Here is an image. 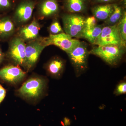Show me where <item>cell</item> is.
Listing matches in <instances>:
<instances>
[{
  "label": "cell",
  "mask_w": 126,
  "mask_h": 126,
  "mask_svg": "<svg viewBox=\"0 0 126 126\" xmlns=\"http://www.w3.org/2000/svg\"><path fill=\"white\" fill-rule=\"evenodd\" d=\"M47 82L39 76H32L27 79L17 91L18 95L29 101H35L40 98L45 93Z\"/></svg>",
  "instance_id": "1"
},
{
  "label": "cell",
  "mask_w": 126,
  "mask_h": 126,
  "mask_svg": "<svg viewBox=\"0 0 126 126\" xmlns=\"http://www.w3.org/2000/svg\"><path fill=\"white\" fill-rule=\"evenodd\" d=\"M126 46L117 45L97 46L89 54L99 57L109 65L115 66L122 60L126 53Z\"/></svg>",
  "instance_id": "2"
},
{
  "label": "cell",
  "mask_w": 126,
  "mask_h": 126,
  "mask_svg": "<svg viewBox=\"0 0 126 126\" xmlns=\"http://www.w3.org/2000/svg\"><path fill=\"white\" fill-rule=\"evenodd\" d=\"M67 54L74 68L76 77H79L86 72L88 68V59L90 54L87 43L80 42L77 48Z\"/></svg>",
  "instance_id": "3"
},
{
  "label": "cell",
  "mask_w": 126,
  "mask_h": 126,
  "mask_svg": "<svg viewBox=\"0 0 126 126\" xmlns=\"http://www.w3.org/2000/svg\"><path fill=\"white\" fill-rule=\"evenodd\" d=\"M47 46L46 37H39L27 43L26 45V65L25 69L31 70L36 65L41 54Z\"/></svg>",
  "instance_id": "4"
},
{
  "label": "cell",
  "mask_w": 126,
  "mask_h": 126,
  "mask_svg": "<svg viewBox=\"0 0 126 126\" xmlns=\"http://www.w3.org/2000/svg\"><path fill=\"white\" fill-rule=\"evenodd\" d=\"M84 16L77 14L64 15L62 17L63 29L65 33L72 38H80L85 27Z\"/></svg>",
  "instance_id": "5"
},
{
  "label": "cell",
  "mask_w": 126,
  "mask_h": 126,
  "mask_svg": "<svg viewBox=\"0 0 126 126\" xmlns=\"http://www.w3.org/2000/svg\"><path fill=\"white\" fill-rule=\"evenodd\" d=\"M25 42L18 36L11 40L9 43L7 55L16 65L24 68L26 65Z\"/></svg>",
  "instance_id": "6"
},
{
  "label": "cell",
  "mask_w": 126,
  "mask_h": 126,
  "mask_svg": "<svg viewBox=\"0 0 126 126\" xmlns=\"http://www.w3.org/2000/svg\"><path fill=\"white\" fill-rule=\"evenodd\" d=\"M97 46L117 45L126 46L119 33L117 24L112 26H104L94 44Z\"/></svg>",
  "instance_id": "7"
},
{
  "label": "cell",
  "mask_w": 126,
  "mask_h": 126,
  "mask_svg": "<svg viewBox=\"0 0 126 126\" xmlns=\"http://www.w3.org/2000/svg\"><path fill=\"white\" fill-rule=\"evenodd\" d=\"M46 40L47 46H55L67 53L72 52L80 43L78 40L74 39L64 33L55 35L50 34L48 37H46Z\"/></svg>",
  "instance_id": "8"
},
{
  "label": "cell",
  "mask_w": 126,
  "mask_h": 126,
  "mask_svg": "<svg viewBox=\"0 0 126 126\" xmlns=\"http://www.w3.org/2000/svg\"><path fill=\"white\" fill-rule=\"evenodd\" d=\"M35 5L32 0H25L20 2L16 8L12 18L15 24L24 25L29 21Z\"/></svg>",
  "instance_id": "9"
},
{
  "label": "cell",
  "mask_w": 126,
  "mask_h": 126,
  "mask_svg": "<svg viewBox=\"0 0 126 126\" xmlns=\"http://www.w3.org/2000/svg\"><path fill=\"white\" fill-rule=\"evenodd\" d=\"M26 76V72L18 65H8L0 69V79L11 84L19 83Z\"/></svg>",
  "instance_id": "10"
},
{
  "label": "cell",
  "mask_w": 126,
  "mask_h": 126,
  "mask_svg": "<svg viewBox=\"0 0 126 126\" xmlns=\"http://www.w3.org/2000/svg\"><path fill=\"white\" fill-rule=\"evenodd\" d=\"M41 29L40 25L34 18L31 23L23 26L20 28L17 36L25 42H29L38 38Z\"/></svg>",
  "instance_id": "11"
},
{
  "label": "cell",
  "mask_w": 126,
  "mask_h": 126,
  "mask_svg": "<svg viewBox=\"0 0 126 126\" xmlns=\"http://www.w3.org/2000/svg\"><path fill=\"white\" fill-rule=\"evenodd\" d=\"M65 62L58 56H55L48 61L45 69L49 76L55 79L60 78L63 75L65 68Z\"/></svg>",
  "instance_id": "12"
},
{
  "label": "cell",
  "mask_w": 126,
  "mask_h": 126,
  "mask_svg": "<svg viewBox=\"0 0 126 126\" xmlns=\"http://www.w3.org/2000/svg\"><path fill=\"white\" fill-rule=\"evenodd\" d=\"M16 24L9 16H0V41H4L14 35L16 31Z\"/></svg>",
  "instance_id": "13"
},
{
  "label": "cell",
  "mask_w": 126,
  "mask_h": 126,
  "mask_svg": "<svg viewBox=\"0 0 126 126\" xmlns=\"http://www.w3.org/2000/svg\"><path fill=\"white\" fill-rule=\"evenodd\" d=\"M59 10V5L56 0H44L39 6V14L42 18H49L56 15Z\"/></svg>",
  "instance_id": "14"
},
{
  "label": "cell",
  "mask_w": 126,
  "mask_h": 126,
  "mask_svg": "<svg viewBox=\"0 0 126 126\" xmlns=\"http://www.w3.org/2000/svg\"><path fill=\"white\" fill-rule=\"evenodd\" d=\"M113 11V4H107L95 6L93 8L92 12L97 20L105 21L110 17Z\"/></svg>",
  "instance_id": "15"
},
{
  "label": "cell",
  "mask_w": 126,
  "mask_h": 126,
  "mask_svg": "<svg viewBox=\"0 0 126 126\" xmlns=\"http://www.w3.org/2000/svg\"><path fill=\"white\" fill-rule=\"evenodd\" d=\"M104 25H97L91 29L84 28L82 33L81 38L87 40L91 44H94V41L101 32Z\"/></svg>",
  "instance_id": "16"
},
{
  "label": "cell",
  "mask_w": 126,
  "mask_h": 126,
  "mask_svg": "<svg viewBox=\"0 0 126 126\" xmlns=\"http://www.w3.org/2000/svg\"><path fill=\"white\" fill-rule=\"evenodd\" d=\"M65 6L70 13L82 12L86 9V0H66Z\"/></svg>",
  "instance_id": "17"
},
{
  "label": "cell",
  "mask_w": 126,
  "mask_h": 126,
  "mask_svg": "<svg viewBox=\"0 0 126 126\" xmlns=\"http://www.w3.org/2000/svg\"><path fill=\"white\" fill-rule=\"evenodd\" d=\"M114 11L110 17L104 21V26H112L117 24L123 16L124 11L118 5L114 4Z\"/></svg>",
  "instance_id": "18"
},
{
  "label": "cell",
  "mask_w": 126,
  "mask_h": 126,
  "mask_svg": "<svg viewBox=\"0 0 126 126\" xmlns=\"http://www.w3.org/2000/svg\"><path fill=\"white\" fill-rule=\"evenodd\" d=\"M118 27L122 40L126 43V13L124 11L123 16L117 24Z\"/></svg>",
  "instance_id": "19"
},
{
  "label": "cell",
  "mask_w": 126,
  "mask_h": 126,
  "mask_svg": "<svg viewBox=\"0 0 126 126\" xmlns=\"http://www.w3.org/2000/svg\"><path fill=\"white\" fill-rule=\"evenodd\" d=\"M48 31L50 33V34L53 35L64 33L61 25L57 19L54 20L53 21L48 27Z\"/></svg>",
  "instance_id": "20"
},
{
  "label": "cell",
  "mask_w": 126,
  "mask_h": 126,
  "mask_svg": "<svg viewBox=\"0 0 126 126\" xmlns=\"http://www.w3.org/2000/svg\"><path fill=\"white\" fill-rule=\"evenodd\" d=\"M126 93V82L123 80L118 83L116 87L114 92V94L116 96H119Z\"/></svg>",
  "instance_id": "21"
},
{
  "label": "cell",
  "mask_w": 126,
  "mask_h": 126,
  "mask_svg": "<svg viewBox=\"0 0 126 126\" xmlns=\"http://www.w3.org/2000/svg\"><path fill=\"white\" fill-rule=\"evenodd\" d=\"M12 0H0V12H4L10 10L13 6Z\"/></svg>",
  "instance_id": "22"
},
{
  "label": "cell",
  "mask_w": 126,
  "mask_h": 126,
  "mask_svg": "<svg viewBox=\"0 0 126 126\" xmlns=\"http://www.w3.org/2000/svg\"><path fill=\"white\" fill-rule=\"evenodd\" d=\"M97 19L94 16H90L86 18L85 27L86 29H91L97 25Z\"/></svg>",
  "instance_id": "23"
},
{
  "label": "cell",
  "mask_w": 126,
  "mask_h": 126,
  "mask_svg": "<svg viewBox=\"0 0 126 126\" xmlns=\"http://www.w3.org/2000/svg\"><path fill=\"white\" fill-rule=\"evenodd\" d=\"M6 95V91L3 87L0 84V104L4 99Z\"/></svg>",
  "instance_id": "24"
},
{
  "label": "cell",
  "mask_w": 126,
  "mask_h": 126,
  "mask_svg": "<svg viewBox=\"0 0 126 126\" xmlns=\"http://www.w3.org/2000/svg\"><path fill=\"white\" fill-rule=\"evenodd\" d=\"M5 55V54L2 52V49L0 46V65L1 64L4 60Z\"/></svg>",
  "instance_id": "25"
},
{
  "label": "cell",
  "mask_w": 126,
  "mask_h": 126,
  "mask_svg": "<svg viewBox=\"0 0 126 126\" xmlns=\"http://www.w3.org/2000/svg\"><path fill=\"white\" fill-rule=\"evenodd\" d=\"M71 122L70 119L68 118L65 117L64 118L63 124L64 126H69L71 124Z\"/></svg>",
  "instance_id": "26"
},
{
  "label": "cell",
  "mask_w": 126,
  "mask_h": 126,
  "mask_svg": "<svg viewBox=\"0 0 126 126\" xmlns=\"http://www.w3.org/2000/svg\"><path fill=\"white\" fill-rule=\"evenodd\" d=\"M96 1L102 3H108L115 1L116 0H95Z\"/></svg>",
  "instance_id": "27"
}]
</instances>
